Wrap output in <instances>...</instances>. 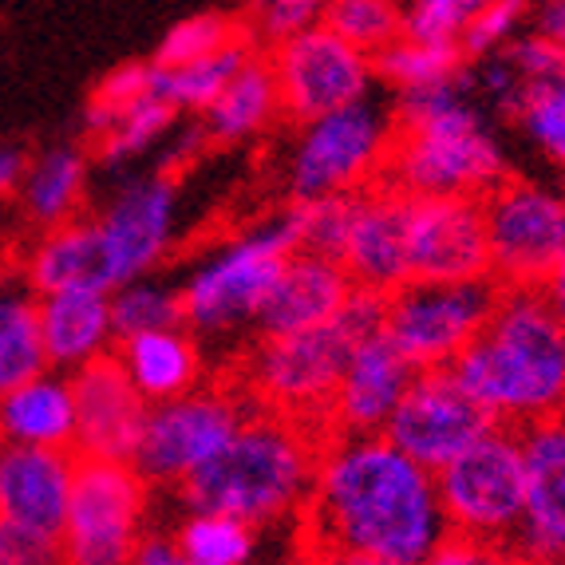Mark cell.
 <instances>
[{"mask_svg": "<svg viewBox=\"0 0 565 565\" xmlns=\"http://www.w3.org/2000/svg\"><path fill=\"white\" fill-rule=\"evenodd\" d=\"M174 122H179V111L159 92H147L107 131H99L87 142H92V154L104 167H127V162L151 154L159 142H167L174 135Z\"/></svg>", "mask_w": 565, "mask_h": 565, "instance_id": "cell-32", "label": "cell"}, {"mask_svg": "<svg viewBox=\"0 0 565 565\" xmlns=\"http://www.w3.org/2000/svg\"><path fill=\"white\" fill-rule=\"evenodd\" d=\"M297 254L285 210L262 226L222 242L210 257H202L182 289V324L194 337L222 340L257 324L265 292L277 281L281 265Z\"/></svg>", "mask_w": 565, "mask_h": 565, "instance_id": "cell-6", "label": "cell"}, {"mask_svg": "<svg viewBox=\"0 0 565 565\" xmlns=\"http://www.w3.org/2000/svg\"><path fill=\"white\" fill-rule=\"evenodd\" d=\"M47 367L40 292L24 277H0V392Z\"/></svg>", "mask_w": 565, "mask_h": 565, "instance_id": "cell-29", "label": "cell"}, {"mask_svg": "<svg viewBox=\"0 0 565 565\" xmlns=\"http://www.w3.org/2000/svg\"><path fill=\"white\" fill-rule=\"evenodd\" d=\"M76 392V455L79 459L131 462L151 404L127 380L115 352L72 372Z\"/></svg>", "mask_w": 565, "mask_h": 565, "instance_id": "cell-17", "label": "cell"}, {"mask_svg": "<svg viewBox=\"0 0 565 565\" xmlns=\"http://www.w3.org/2000/svg\"><path fill=\"white\" fill-rule=\"evenodd\" d=\"M242 36H254L245 17H234V12H194V17L174 20L162 40L154 44L151 64L159 67H174V64H190V60H202L210 52H222L226 44Z\"/></svg>", "mask_w": 565, "mask_h": 565, "instance_id": "cell-35", "label": "cell"}, {"mask_svg": "<svg viewBox=\"0 0 565 565\" xmlns=\"http://www.w3.org/2000/svg\"><path fill=\"white\" fill-rule=\"evenodd\" d=\"M324 431L249 407L222 451L179 487L190 510H222L254 530L301 519L309 507Z\"/></svg>", "mask_w": 565, "mask_h": 565, "instance_id": "cell-4", "label": "cell"}, {"mask_svg": "<svg viewBox=\"0 0 565 565\" xmlns=\"http://www.w3.org/2000/svg\"><path fill=\"white\" fill-rule=\"evenodd\" d=\"M404 0H329L324 24L360 52L376 56L380 47H387L396 36H404Z\"/></svg>", "mask_w": 565, "mask_h": 565, "instance_id": "cell-36", "label": "cell"}, {"mask_svg": "<svg viewBox=\"0 0 565 565\" xmlns=\"http://www.w3.org/2000/svg\"><path fill=\"white\" fill-rule=\"evenodd\" d=\"M502 285L479 281H407L387 292L384 332L419 372L451 367L490 321Z\"/></svg>", "mask_w": 565, "mask_h": 565, "instance_id": "cell-11", "label": "cell"}, {"mask_svg": "<svg viewBox=\"0 0 565 565\" xmlns=\"http://www.w3.org/2000/svg\"><path fill=\"white\" fill-rule=\"evenodd\" d=\"M131 565H190L182 557V550L174 546V537L170 534H147L135 550V562Z\"/></svg>", "mask_w": 565, "mask_h": 565, "instance_id": "cell-48", "label": "cell"}, {"mask_svg": "<svg viewBox=\"0 0 565 565\" xmlns=\"http://www.w3.org/2000/svg\"><path fill=\"white\" fill-rule=\"evenodd\" d=\"M494 424L526 427L565 412V324L537 285H502L490 321L451 364Z\"/></svg>", "mask_w": 565, "mask_h": 565, "instance_id": "cell-2", "label": "cell"}, {"mask_svg": "<svg viewBox=\"0 0 565 565\" xmlns=\"http://www.w3.org/2000/svg\"><path fill=\"white\" fill-rule=\"evenodd\" d=\"M111 321H115V340L135 337V332L174 329V324H182V289H174L167 281H154L151 274L115 285Z\"/></svg>", "mask_w": 565, "mask_h": 565, "instance_id": "cell-34", "label": "cell"}, {"mask_svg": "<svg viewBox=\"0 0 565 565\" xmlns=\"http://www.w3.org/2000/svg\"><path fill=\"white\" fill-rule=\"evenodd\" d=\"M305 546H332L419 565L447 526L435 471L399 451L384 435L329 431L317 459L309 507L301 514Z\"/></svg>", "mask_w": 565, "mask_h": 565, "instance_id": "cell-1", "label": "cell"}, {"mask_svg": "<svg viewBox=\"0 0 565 565\" xmlns=\"http://www.w3.org/2000/svg\"><path fill=\"white\" fill-rule=\"evenodd\" d=\"M514 119L522 122V131L530 135L537 151L557 167H565V79L550 87H534Z\"/></svg>", "mask_w": 565, "mask_h": 565, "instance_id": "cell-40", "label": "cell"}, {"mask_svg": "<svg viewBox=\"0 0 565 565\" xmlns=\"http://www.w3.org/2000/svg\"><path fill=\"white\" fill-rule=\"evenodd\" d=\"M324 12H329V0H249L245 24H249L257 44L274 47L281 40L324 24Z\"/></svg>", "mask_w": 565, "mask_h": 565, "instance_id": "cell-39", "label": "cell"}, {"mask_svg": "<svg viewBox=\"0 0 565 565\" xmlns=\"http://www.w3.org/2000/svg\"><path fill=\"white\" fill-rule=\"evenodd\" d=\"M40 337L47 367L76 372L92 360L115 352L111 292L99 289H56L40 292Z\"/></svg>", "mask_w": 565, "mask_h": 565, "instance_id": "cell-24", "label": "cell"}, {"mask_svg": "<svg viewBox=\"0 0 565 565\" xmlns=\"http://www.w3.org/2000/svg\"><path fill=\"white\" fill-rule=\"evenodd\" d=\"M265 56L274 64L281 115L297 127L329 111H340V107L360 104L376 87L372 56L344 36H337L329 24H317L301 36L281 40Z\"/></svg>", "mask_w": 565, "mask_h": 565, "instance_id": "cell-12", "label": "cell"}, {"mask_svg": "<svg viewBox=\"0 0 565 565\" xmlns=\"http://www.w3.org/2000/svg\"><path fill=\"white\" fill-rule=\"evenodd\" d=\"M24 281L36 292L56 289H99L111 292L119 285L95 217H72L64 226L40 230L32 249L24 254Z\"/></svg>", "mask_w": 565, "mask_h": 565, "instance_id": "cell-25", "label": "cell"}, {"mask_svg": "<svg viewBox=\"0 0 565 565\" xmlns=\"http://www.w3.org/2000/svg\"><path fill=\"white\" fill-rule=\"evenodd\" d=\"M384 292L352 285L349 301L332 321L257 340L254 352L242 360V376L234 387L262 412L289 415L324 431L332 392L349 364L352 344L384 329Z\"/></svg>", "mask_w": 565, "mask_h": 565, "instance_id": "cell-5", "label": "cell"}, {"mask_svg": "<svg viewBox=\"0 0 565 565\" xmlns=\"http://www.w3.org/2000/svg\"><path fill=\"white\" fill-rule=\"evenodd\" d=\"M87 170H92V154L76 142H52L32 154L17 194L32 226L52 230L79 217L87 199Z\"/></svg>", "mask_w": 565, "mask_h": 565, "instance_id": "cell-28", "label": "cell"}, {"mask_svg": "<svg viewBox=\"0 0 565 565\" xmlns=\"http://www.w3.org/2000/svg\"><path fill=\"white\" fill-rule=\"evenodd\" d=\"M376 79L396 92H424V87L459 84L471 72V60L459 40H427V36H396L376 56Z\"/></svg>", "mask_w": 565, "mask_h": 565, "instance_id": "cell-30", "label": "cell"}, {"mask_svg": "<svg viewBox=\"0 0 565 565\" xmlns=\"http://www.w3.org/2000/svg\"><path fill=\"white\" fill-rule=\"evenodd\" d=\"M170 537L190 565H249L257 550V530L222 510H190Z\"/></svg>", "mask_w": 565, "mask_h": 565, "instance_id": "cell-33", "label": "cell"}, {"mask_svg": "<svg viewBox=\"0 0 565 565\" xmlns=\"http://www.w3.org/2000/svg\"><path fill=\"white\" fill-rule=\"evenodd\" d=\"M471 84L399 92L392 111V151L380 182L412 199H487L507 182V154L490 135Z\"/></svg>", "mask_w": 565, "mask_h": 565, "instance_id": "cell-3", "label": "cell"}, {"mask_svg": "<svg viewBox=\"0 0 565 565\" xmlns=\"http://www.w3.org/2000/svg\"><path fill=\"white\" fill-rule=\"evenodd\" d=\"M254 52H257V40L242 36L222 47V52H210V56L190 60V64H174V67L154 64V92L179 115H206V107L222 95V87L237 76V67L254 56Z\"/></svg>", "mask_w": 565, "mask_h": 565, "instance_id": "cell-31", "label": "cell"}, {"mask_svg": "<svg viewBox=\"0 0 565 565\" xmlns=\"http://www.w3.org/2000/svg\"><path fill=\"white\" fill-rule=\"evenodd\" d=\"M249 407L254 404L234 384H199L174 399L151 404L131 459L135 471L151 487L179 490L234 439Z\"/></svg>", "mask_w": 565, "mask_h": 565, "instance_id": "cell-10", "label": "cell"}, {"mask_svg": "<svg viewBox=\"0 0 565 565\" xmlns=\"http://www.w3.org/2000/svg\"><path fill=\"white\" fill-rule=\"evenodd\" d=\"M32 154L20 147V142L0 139V202H9L20 194V182H24V170H29Z\"/></svg>", "mask_w": 565, "mask_h": 565, "instance_id": "cell-46", "label": "cell"}, {"mask_svg": "<svg viewBox=\"0 0 565 565\" xmlns=\"http://www.w3.org/2000/svg\"><path fill=\"white\" fill-rule=\"evenodd\" d=\"M502 60L510 64V72L519 76V84L526 87V95L534 87H550L565 79V47L546 40L542 32H519L507 47L499 52Z\"/></svg>", "mask_w": 565, "mask_h": 565, "instance_id": "cell-42", "label": "cell"}, {"mask_svg": "<svg viewBox=\"0 0 565 565\" xmlns=\"http://www.w3.org/2000/svg\"><path fill=\"white\" fill-rule=\"evenodd\" d=\"M526 455V510L510 554L565 565V412L519 427Z\"/></svg>", "mask_w": 565, "mask_h": 565, "instance_id": "cell-18", "label": "cell"}, {"mask_svg": "<svg viewBox=\"0 0 565 565\" xmlns=\"http://www.w3.org/2000/svg\"><path fill=\"white\" fill-rule=\"evenodd\" d=\"M95 230L104 237L115 277L135 281L147 277L167 257L174 230H179V186L170 170L139 174L115 190L107 206L95 214Z\"/></svg>", "mask_w": 565, "mask_h": 565, "instance_id": "cell-15", "label": "cell"}, {"mask_svg": "<svg viewBox=\"0 0 565 565\" xmlns=\"http://www.w3.org/2000/svg\"><path fill=\"white\" fill-rule=\"evenodd\" d=\"M301 565H392V562H380V557H367V554H352V550L305 546V562Z\"/></svg>", "mask_w": 565, "mask_h": 565, "instance_id": "cell-49", "label": "cell"}, {"mask_svg": "<svg viewBox=\"0 0 565 565\" xmlns=\"http://www.w3.org/2000/svg\"><path fill=\"white\" fill-rule=\"evenodd\" d=\"M510 557H514L510 550L490 546V542H479V537L447 534L419 565H510Z\"/></svg>", "mask_w": 565, "mask_h": 565, "instance_id": "cell-45", "label": "cell"}, {"mask_svg": "<svg viewBox=\"0 0 565 565\" xmlns=\"http://www.w3.org/2000/svg\"><path fill=\"white\" fill-rule=\"evenodd\" d=\"M530 4H534V0H487L479 17H475L471 24H467V32L459 36L467 60H482V56L502 52L530 20Z\"/></svg>", "mask_w": 565, "mask_h": 565, "instance_id": "cell-41", "label": "cell"}, {"mask_svg": "<svg viewBox=\"0 0 565 565\" xmlns=\"http://www.w3.org/2000/svg\"><path fill=\"white\" fill-rule=\"evenodd\" d=\"M0 451H4V444H0Z\"/></svg>", "mask_w": 565, "mask_h": 565, "instance_id": "cell-52", "label": "cell"}, {"mask_svg": "<svg viewBox=\"0 0 565 565\" xmlns=\"http://www.w3.org/2000/svg\"><path fill=\"white\" fill-rule=\"evenodd\" d=\"M0 444L4 447H52L76 451V392L72 376L44 367L0 392Z\"/></svg>", "mask_w": 565, "mask_h": 565, "instance_id": "cell-23", "label": "cell"}, {"mask_svg": "<svg viewBox=\"0 0 565 565\" xmlns=\"http://www.w3.org/2000/svg\"><path fill=\"white\" fill-rule=\"evenodd\" d=\"M352 202L356 194H324V199H301L285 206L289 217L292 242L305 254H321V257H340V245L349 237V222H352Z\"/></svg>", "mask_w": 565, "mask_h": 565, "instance_id": "cell-37", "label": "cell"}, {"mask_svg": "<svg viewBox=\"0 0 565 565\" xmlns=\"http://www.w3.org/2000/svg\"><path fill=\"white\" fill-rule=\"evenodd\" d=\"M415 372L419 367L392 344L384 329L356 340L349 352V364L340 372L337 392H332L324 435H380L392 412L399 407V399H404V392L412 387Z\"/></svg>", "mask_w": 565, "mask_h": 565, "instance_id": "cell-19", "label": "cell"}, {"mask_svg": "<svg viewBox=\"0 0 565 565\" xmlns=\"http://www.w3.org/2000/svg\"><path fill=\"white\" fill-rule=\"evenodd\" d=\"M510 565H537V562H526V557H510Z\"/></svg>", "mask_w": 565, "mask_h": 565, "instance_id": "cell-51", "label": "cell"}, {"mask_svg": "<svg viewBox=\"0 0 565 565\" xmlns=\"http://www.w3.org/2000/svg\"><path fill=\"white\" fill-rule=\"evenodd\" d=\"M337 262L344 265L352 285L384 292V297L412 281L407 274V194L384 182L356 190L349 237L340 245Z\"/></svg>", "mask_w": 565, "mask_h": 565, "instance_id": "cell-20", "label": "cell"}, {"mask_svg": "<svg viewBox=\"0 0 565 565\" xmlns=\"http://www.w3.org/2000/svg\"><path fill=\"white\" fill-rule=\"evenodd\" d=\"M147 510L151 482L135 471V462L79 459L60 530L64 565H131L147 537Z\"/></svg>", "mask_w": 565, "mask_h": 565, "instance_id": "cell-9", "label": "cell"}, {"mask_svg": "<svg viewBox=\"0 0 565 565\" xmlns=\"http://www.w3.org/2000/svg\"><path fill=\"white\" fill-rule=\"evenodd\" d=\"M147 92H154V64L151 60H131V64H119L115 72H107V76L92 87V95H87V104H84L87 139H95L99 131H107V127H111V122Z\"/></svg>", "mask_w": 565, "mask_h": 565, "instance_id": "cell-38", "label": "cell"}, {"mask_svg": "<svg viewBox=\"0 0 565 565\" xmlns=\"http://www.w3.org/2000/svg\"><path fill=\"white\" fill-rule=\"evenodd\" d=\"M0 565H64L60 534L0 519Z\"/></svg>", "mask_w": 565, "mask_h": 565, "instance_id": "cell-44", "label": "cell"}, {"mask_svg": "<svg viewBox=\"0 0 565 565\" xmlns=\"http://www.w3.org/2000/svg\"><path fill=\"white\" fill-rule=\"evenodd\" d=\"M530 29L565 47V0H534L530 4Z\"/></svg>", "mask_w": 565, "mask_h": 565, "instance_id": "cell-47", "label": "cell"}, {"mask_svg": "<svg viewBox=\"0 0 565 565\" xmlns=\"http://www.w3.org/2000/svg\"><path fill=\"white\" fill-rule=\"evenodd\" d=\"M451 534H467L502 546H514L526 510V455L519 427L494 424L471 447L435 471Z\"/></svg>", "mask_w": 565, "mask_h": 565, "instance_id": "cell-7", "label": "cell"}, {"mask_svg": "<svg viewBox=\"0 0 565 565\" xmlns=\"http://www.w3.org/2000/svg\"><path fill=\"white\" fill-rule=\"evenodd\" d=\"M281 119V92H277V76L269 56L254 52L237 67V76L222 87L214 104L202 115V131L214 147H237L257 135H265Z\"/></svg>", "mask_w": 565, "mask_h": 565, "instance_id": "cell-27", "label": "cell"}, {"mask_svg": "<svg viewBox=\"0 0 565 565\" xmlns=\"http://www.w3.org/2000/svg\"><path fill=\"white\" fill-rule=\"evenodd\" d=\"M392 131H396L392 115L372 99L301 122L285 167L289 199L301 202L376 186L392 151Z\"/></svg>", "mask_w": 565, "mask_h": 565, "instance_id": "cell-8", "label": "cell"}, {"mask_svg": "<svg viewBox=\"0 0 565 565\" xmlns=\"http://www.w3.org/2000/svg\"><path fill=\"white\" fill-rule=\"evenodd\" d=\"M352 292V277L344 265L321 254H289L277 281L265 292L257 309V337H277V332H301L312 324L332 321Z\"/></svg>", "mask_w": 565, "mask_h": 565, "instance_id": "cell-22", "label": "cell"}, {"mask_svg": "<svg viewBox=\"0 0 565 565\" xmlns=\"http://www.w3.org/2000/svg\"><path fill=\"white\" fill-rule=\"evenodd\" d=\"M407 274L412 281L490 277L482 199H412L407 194Z\"/></svg>", "mask_w": 565, "mask_h": 565, "instance_id": "cell-16", "label": "cell"}, {"mask_svg": "<svg viewBox=\"0 0 565 565\" xmlns=\"http://www.w3.org/2000/svg\"><path fill=\"white\" fill-rule=\"evenodd\" d=\"M76 451L4 447L0 451V519L60 534L76 487Z\"/></svg>", "mask_w": 565, "mask_h": 565, "instance_id": "cell-21", "label": "cell"}, {"mask_svg": "<svg viewBox=\"0 0 565 565\" xmlns=\"http://www.w3.org/2000/svg\"><path fill=\"white\" fill-rule=\"evenodd\" d=\"M487 0H407L404 32L427 40H459Z\"/></svg>", "mask_w": 565, "mask_h": 565, "instance_id": "cell-43", "label": "cell"}, {"mask_svg": "<svg viewBox=\"0 0 565 565\" xmlns=\"http://www.w3.org/2000/svg\"><path fill=\"white\" fill-rule=\"evenodd\" d=\"M537 289H542V297H546V305L554 309L557 321L565 324V257L554 265V269H550L546 277H542V285H537Z\"/></svg>", "mask_w": 565, "mask_h": 565, "instance_id": "cell-50", "label": "cell"}, {"mask_svg": "<svg viewBox=\"0 0 565 565\" xmlns=\"http://www.w3.org/2000/svg\"><path fill=\"white\" fill-rule=\"evenodd\" d=\"M490 427L494 419L475 404L451 367H424L415 372L412 387L380 435L392 439L404 455H412L415 462H424L427 471H439Z\"/></svg>", "mask_w": 565, "mask_h": 565, "instance_id": "cell-14", "label": "cell"}, {"mask_svg": "<svg viewBox=\"0 0 565 565\" xmlns=\"http://www.w3.org/2000/svg\"><path fill=\"white\" fill-rule=\"evenodd\" d=\"M115 360L147 404H162L202 384V349L186 324L115 340Z\"/></svg>", "mask_w": 565, "mask_h": 565, "instance_id": "cell-26", "label": "cell"}, {"mask_svg": "<svg viewBox=\"0 0 565 565\" xmlns=\"http://www.w3.org/2000/svg\"><path fill=\"white\" fill-rule=\"evenodd\" d=\"M482 217L499 285H542L565 257V199L554 190L507 179L482 199Z\"/></svg>", "mask_w": 565, "mask_h": 565, "instance_id": "cell-13", "label": "cell"}]
</instances>
